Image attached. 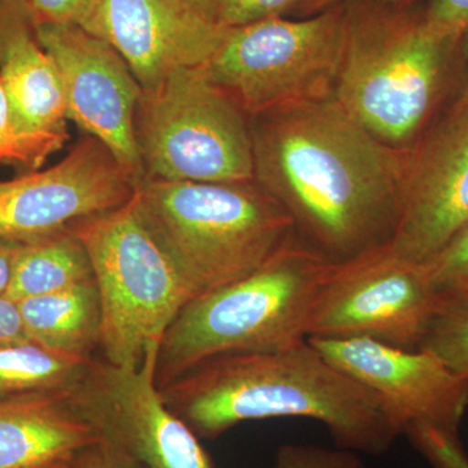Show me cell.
<instances>
[{
  "label": "cell",
  "mask_w": 468,
  "mask_h": 468,
  "mask_svg": "<svg viewBox=\"0 0 468 468\" xmlns=\"http://www.w3.org/2000/svg\"><path fill=\"white\" fill-rule=\"evenodd\" d=\"M329 267L294 234L251 275L187 302L160 343L158 387L214 356L282 350L306 341Z\"/></svg>",
  "instance_id": "obj_5"
},
{
  "label": "cell",
  "mask_w": 468,
  "mask_h": 468,
  "mask_svg": "<svg viewBox=\"0 0 468 468\" xmlns=\"http://www.w3.org/2000/svg\"><path fill=\"white\" fill-rule=\"evenodd\" d=\"M134 199L192 300L251 275L294 237L291 218L255 181L144 177Z\"/></svg>",
  "instance_id": "obj_4"
},
{
  "label": "cell",
  "mask_w": 468,
  "mask_h": 468,
  "mask_svg": "<svg viewBox=\"0 0 468 468\" xmlns=\"http://www.w3.org/2000/svg\"><path fill=\"white\" fill-rule=\"evenodd\" d=\"M205 20L221 29H233L282 17L292 8H301L304 0H187Z\"/></svg>",
  "instance_id": "obj_22"
},
{
  "label": "cell",
  "mask_w": 468,
  "mask_h": 468,
  "mask_svg": "<svg viewBox=\"0 0 468 468\" xmlns=\"http://www.w3.org/2000/svg\"><path fill=\"white\" fill-rule=\"evenodd\" d=\"M92 360L72 358L30 340L3 345L0 399L68 394L84 377Z\"/></svg>",
  "instance_id": "obj_20"
},
{
  "label": "cell",
  "mask_w": 468,
  "mask_h": 468,
  "mask_svg": "<svg viewBox=\"0 0 468 468\" xmlns=\"http://www.w3.org/2000/svg\"><path fill=\"white\" fill-rule=\"evenodd\" d=\"M68 394L0 399V468H33L72 457L98 436Z\"/></svg>",
  "instance_id": "obj_17"
},
{
  "label": "cell",
  "mask_w": 468,
  "mask_h": 468,
  "mask_svg": "<svg viewBox=\"0 0 468 468\" xmlns=\"http://www.w3.org/2000/svg\"><path fill=\"white\" fill-rule=\"evenodd\" d=\"M255 183L331 264L392 242L410 151L388 146L335 100L251 117Z\"/></svg>",
  "instance_id": "obj_1"
},
{
  "label": "cell",
  "mask_w": 468,
  "mask_h": 468,
  "mask_svg": "<svg viewBox=\"0 0 468 468\" xmlns=\"http://www.w3.org/2000/svg\"><path fill=\"white\" fill-rule=\"evenodd\" d=\"M68 468H144L112 443L98 437L97 441L80 449L70 458Z\"/></svg>",
  "instance_id": "obj_29"
},
{
  "label": "cell",
  "mask_w": 468,
  "mask_h": 468,
  "mask_svg": "<svg viewBox=\"0 0 468 468\" xmlns=\"http://www.w3.org/2000/svg\"><path fill=\"white\" fill-rule=\"evenodd\" d=\"M144 177L194 183L255 180L250 119L202 68L144 90L135 113Z\"/></svg>",
  "instance_id": "obj_8"
},
{
  "label": "cell",
  "mask_w": 468,
  "mask_h": 468,
  "mask_svg": "<svg viewBox=\"0 0 468 468\" xmlns=\"http://www.w3.org/2000/svg\"><path fill=\"white\" fill-rule=\"evenodd\" d=\"M137 180L97 138L43 171L0 181V239L27 242L70 230L131 201Z\"/></svg>",
  "instance_id": "obj_11"
},
{
  "label": "cell",
  "mask_w": 468,
  "mask_h": 468,
  "mask_svg": "<svg viewBox=\"0 0 468 468\" xmlns=\"http://www.w3.org/2000/svg\"><path fill=\"white\" fill-rule=\"evenodd\" d=\"M439 303L424 263L383 246L331 264L309 322V338H366L418 350Z\"/></svg>",
  "instance_id": "obj_9"
},
{
  "label": "cell",
  "mask_w": 468,
  "mask_h": 468,
  "mask_svg": "<svg viewBox=\"0 0 468 468\" xmlns=\"http://www.w3.org/2000/svg\"><path fill=\"white\" fill-rule=\"evenodd\" d=\"M0 80L21 133L55 153L66 144L67 101L57 64L24 27L3 42Z\"/></svg>",
  "instance_id": "obj_16"
},
{
  "label": "cell",
  "mask_w": 468,
  "mask_h": 468,
  "mask_svg": "<svg viewBox=\"0 0 468 468\" xmlns=\"http://www.w3.org/2000/svg\"><path fill=\"white\" fill-rule=\"evenodd\" d=\"M462 39L464 41V51H466V57L468 61V29L466 32H464L463 37H462ZM457 106H464V104H468V75L466 80V84H464L463 89H462V92L460 97H458V100L455 101V103Z\"/></svg>",
  "instance_id": "obj_33"
},
{
  "label": "cell",
  "mask_w": 468,
  "mask_h": 468,
  "mask_svg": "<svg viewBox=\"0 0 468 468\" xmlns=\"http://www.w3.org/2000/svg\"><path fill=\"white\" fill-rule=\"evenodd\" d=\"M20 243L0 239V295L7 294Z\"/></svg>",
  "instance_id": "obj_31"
},
{
  "label": "cell",
  "mask_w": 468,
  "mask_h": 468,
  "mask_svg": "<svg viewBox=\"0 0 468 468\" xmlns=\"http://www.w3.org/2000/svg\"><path fill=\"white\" fill-rule=\"evenodd\" d=\"M27 340L17 302L0 295V346Z\"/></svg>",
  "instance_id": "obj_30"
},
{
  "label": "cell",
  "mask_w": 468,
  "mask_h": 468,
  "mask_svg": "<svg viewBox=\"0 0 468 468\" xmlns=\"http://www.w3.org/2000/svg\"><path fill=\"white\" fill-rule=\"evenodd\" d=\"M70 230L90 258L100 292L101 359L138 367L150 351L159 350L192 294L144 220L134 196Z\"/></svg>",
  "instance_id": "obj_6"
},
{
  "label": "cell",
  "mask_w": 468,
  "mask_h": 468,
  "mask_svg": "<svg viewBox=\"0 0 468 468\" xmlns=\"http://www.w3.org/2000/svg\"><path fill=\"white\" fill-rule=\"evenodd\" d=\"M94 280L90 258L72 230L21 242L5 297L15 302L67 291Z\"/></svg>",
  "instance_id": "obj_19"
},
{
  "label": "cell",
  "mask_w": 468,
  "mask_h": 468,
  "mask_svg": "<svg viewBox=\"0 0 468 468\" xmlns=\"http://www.w3.org/2000/svg\"><path fill=\"white\" fill-rule=\"evenodd\" d=\"M346 29L338 5L306 20L266 18L228 29L201 68L249 119L334 100Z\"/></svg>",
  "instance_id": "obj_7"
},
{
  "label": "cell",
  "mask_w": 468,
  "mask_h": 468,
  "mask_svg": "<svg viewBox=\"0 0 468 468\" xmlns=\"http://www.w3.org/2000/svg\"><path fill=\"white\" fill-rule=\"evenodd\" d=\"M86 32L122 55L144 91L177 70L202 67L228 30L187 0H100Z\"/></svg>",
  "instance_id": "obj_15"
},
{
  "label": "cell",
  "mask_w": 468,
  "mask_h": 468,
  "mask_svg": "<svg viewBox=\"0 0 468 468\" xmlns=\"http://www.w3.org/2000/svg\"><path fill=\"white\" fill-rule=\"evenodd\" d=\"M36 34L60 73L68 119L101 141L140 184L135 113L144 90L131 68L109 42L82 27L36 24Z\"/></svg>",
  "instance_id": "obj_12"
},
{
  "label": "cell",
  "mask_w": 468,
  "mask_h": 468,
  "mask_svg": "<svg viewBox=\"0 0 468 468\" xmlns=\"http://www.w3.org/2000/svg\"><path fill=\"white\" fill-rule=\"evenodd\" d=\"M424 266L439 314L468 310V226Z\"/></svg>",
  "instance_id": "obj_21"
},
{
  "label": "cell",
  "mask_w": 468,
  "mask_h": 468,
  "mask_svg": "<svg viewBox=\"0 0 468 468\" xmlns=\"http://www.w3.org/2000/svg\"><path fill=\"white\" fill-rule=\"evenodd\" d=\"M423 17L436 32L462 38L468 29V0H431Z\"/></svg>",
  "instance_id": "obj_28"
},
{
  "label": "cell",
  "mask_w": 468,
  "mask_h": 468,
  "mask_svg": "<svg viewBox=\"0 0 468 468\" xmlns=\"http://www.w3.org/2000/svg\"><path fill=\"white\" fill-rule=\"evenodd\" d=\"M341 2H344V0H304L301 9L310 14V12H320L323 9L332 7V5H340ZM375 2L399 3L406 2V0H375Z\"/></svg>",
  "instance_id": "obj_32"
},
{
  "label": "cell",
  "mask_w": 468,
  "mask_h": 468,
  "mask_svg": "<svg viewBox=\"0 0 468 468\" xmlns=\"http://www.w3.org/2000/svg\"><path fill=\"white\" fill-rule=\"evenodd\" d=\"M332 365L375 394L401 433L421 424L460 436L468 409V377L424 349L366 338H307Z\"/></svg>",
  "instance_id": "obj_13"
},
{
  "label": "cell",
  "mask_w": 468,
  "mask_h": 468,
  "mask_svg": "<svg viewBox=\"0 0 468 468\" xmlns=\"http://www.w3.org/2000/svg\"><path fill=\"white\" fill-rule=\"evenodd\" d=\"M402 435L431 468H468V455L460 436L421 424L406 427Z\"/></svg>",
  "instance_id": "obj_24"
},
{
  "label": "cell",
  "mask_w": 468,
  "mask_h": 468,
  "mask_svg": "<svg viewBox=\"0 0 468 468\" xmlns=\"http://www.w3.org/2000/svg\"><path fill=\"white\" fill-rule=\"evenodd\" d=\"M159 390L199 439H218L245 421L304 418L323 424L338 448L383 455L402 435L383 402L309 340L214 356Z\"/></svg>",
  "instance_id": "obj_2"
},
{
  "label": "cell",
  "mask_w": 468,
  "mask_h": 468,
  "mask_svg": "<svg viewBox=\"0 0 468 468\" xmlns=\"http://www.w3.org/2000/svg\"><path fill=\"white\" fill-rule=\"evenodd\" d=\"M272 468H366L358 452L318 445L285 443L277 449Z\"/></svg>",
  "instance_id": "obj_26"
},
{
  "label": "cell",
  "mask_w": 468,
  "mask_h": 468,
  "mask_svg": "<svg viewBox=\"0 0 468 468\" xmlns=\"http://www.w3.org/2000/svg\"><path fill=\"white\" fill-rule=\"evenodd\" d=\"M48 155L50 151L21 133L0 80V163H17L37 169Z\"/></svg>",
  "instance_id": "obj_25"
},
{
  "label": "cell",
  "mask_w": 468,
  "mask_h": 468,
  "mask_svg": "<svg viewBox=\"0 0 468 468\" xmlns=\"http://www.w3.org/2000/svg\"><path fill=\"white\" fill-rule=\"evenodd\" d=\"M467 226L468 104H452L410 150L390 245L402 257L427 263Z\"/></svg>",
  "instance_id": "obj_14"
},
{
  "label": "cell",
  "mask_w": 468,
  "mask_h": 468,
  "mask_svg": "<svg viewBox=\"0 0 468 468\" xmlns=\"http://www.w3.org/2000/svg\"><path fill=\"white\" fill-rule=\"evenodd\" d=\"M158 351H150L138 367L95 358L68 393V403L95 435L144 468H214L201 439L163 401Z\"/></svg>",
  "instance_id": "obj_10"
},
{
  "label": "cell",
  "mask_w": 468,
  "mask_h": 468,
  "mask_svg": "<svg viewBox=\"0 0 468 468\" xmlns=\"http://www.w3.org/2000/svg\"><path fill=\"white\" fill-rule=\"evenodd\" d=\"M17 304L30 341L72 358L95 359L101 347V309L94 280Z\"/></svg>",
  "instance_id": "obj_18"
},
{
  "label": "cell",
  "mask_w": 468,
  "mask_h": 468,
  "mask_svg": "<svg viewBox=\"0 0 468 468\" xmlns=\"http://www.w3.org/2000/svg\"><path fill=\"white\" fill-rule=\"evenodd\" d=\"M70 458H63V460L50 462V463L42 464V466H37L33 468H68L69 466Z\"/></svg>",
  "instance_id": "obj_34"
},
{
  "label": "cell",
  "mask_w": 468,
  "mask_h": 468,
  "mask_svg": "<svg viewBox=\"0 0 468 468\" xmlns=\"http://www.w3.org/2000/svg\"><path fill=\"white\" fill-rule=\"evenodd\" d=\"M419 349L431 351L452 371L468 377V310L437 314Z\"/></svg>",
  "instance_id": "obj_23"
},
{
  "label": "cell",
  "mask_w": 468,
  "mask_h": 468,
  "mask_svg": "<svg viewBox=\"0 0 468 468\" xmlns=\"http://www.w3.org/2000/svg\"><path fill=\"white\" fill-rule=\"evenodd\" d=\"M100 0H27L36 24L76 26L88 30Z\"/></svg>",
  "instance_id": "obj_27"
},
{
  "label": "cell",
  "mask_w": 468,
  "mask_h": 468,
  "mask_svg": "<svg viewBox=\"0 0 468 468\" xmlns=\"http://www.w3.org/2000/svg\"><path fill=\"white\" fill-rule=\"evenodd\" d=\"M462 38L392 9H347L334 100L388 146L410 151L430 128Z\"/></svg>",
  "instance_id": "obj_3"
}]
</instances>
